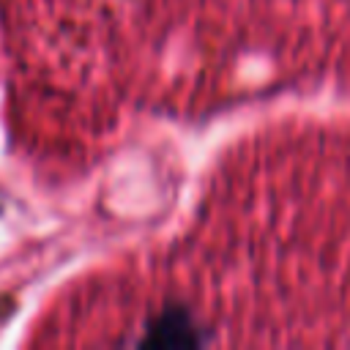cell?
<instances>
[{"label": "cell", "instance_id": "1", "mask_svg": "<svg viewBox=\"0 0 350 350\" xmlns=\"http://www.w3.org/2000/svg\"><path fill=\"white\" fill-rule=\"evenodd\" d=\"M197 342H200V336H197L194 325L183 317V312L161 314L150 325L148 336L142 339V345H197Z\"/></svg>", "mask_w": 350, "mask_h": 350}]
</instances>
